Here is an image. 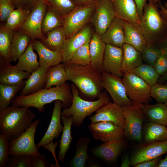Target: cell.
<instances>
[{
  "label": "cell",
  "mask_w": 167,
  "mask_h": 167,
  "mask_svg": "<svg viewBox=\"0 0 167 167\" xmlns=\"http://www.w3.org/2000/svg\"><path fill=\"white\" fill-rule=\"evenodd\" d=\"M65 65L67 80L71 81L76 86L81 98L91 101L99 98L104 89L102 72L90 65Z\"/></svg>",
  "instance_id": "6da1fadb"
},
{
  "label": "cell",
  "mask_w": 167,
  "mask_h": 167,
  "mask_svg": "<svg viewBox=\"0 0 167 167\" xmlns=\"http://www.w3.org/2000/svg\"><path fill=\"white\" fill-rule=\"evenodd\" d=\"M57 100L62 101L63 109L71 106L73 100L71 85L66 83L61 86L43 89L32 95L16 96L11 104L19 107H33L42 113L45 111V105Z\"/></svg>",
  "instance_id": "7a4b0ae2"
},
{
  "label": "cell",
  "mask_w": 167,
  "mask_h": 167,
  "mask_svg": "<svg viewBox=\"0 0 167 167\" xmlns=\"http://www.w3.org/2000/svg\"><path fill=\"white\" fill-rule=\"evenodd\" d=\"M35 114L26 107L11 105L0 110V132L9 141L15 139L31 125Z\"/></svg>",
  "instance_id": "3957f363"
},
{
  "label": "cell",
  "mask_w": 167,
  "mask_h": 167,
  "mask_svg": "<svg viewBox=\"0 0 167 167\" xmlns=\"http://www.w3.org/2000/svg\"><path fill=\"white\" fill-rule=\"evenodd\" d=\"M140 27L147 44L158 45L167 35V24L159 11V3L149 2L143 8Z\"/></svg>",
  "instance_id": "277c9868"
},
{
  "label": "cell",
  "mask_w": 167,
  "mask_h": 167,
  "mask_svg": "<svg viewBox=\"0 0 167 167\" xmlns=\"http://www.w3.org/2000/svg\"><path fill=\"white\" fill-rule=\"evenodd\" d=\"M73 95V100L71 106L64 109L61 113V116L72 117V125L75 127H79L83 124L85 118L100 108L110 102V99L107 92H101L98 99L93 101L85 100L79 95V91L76 86L71 85Z\"/></svg>",
  "instance_id": "5b68a950"
},
{
  "label": "cell",
  "mask_w": 167,
  "mask_h": 167,
  "mask_svg": "<svg viewBox=\"0 0 167 167\" xmlns=\"http://www.w3.org/2000/svg\"><path fill=\"white\" fill-rule=\"evenodd\" d=\"M38 120L33 121L30 126L16 139L9 141L10 155H25L30 156H39V152L35 143L34 137Z\"/></svg>",
  "instance_id": "8992f818"
},
{
  "label": "cell",
  "mask_w": 167,
  "mask_h": 167,
  "mask_svg": "<svg viewBox=\"0 0 167 167\" xmlns=\"http://www.w3.org/2000/svg\"><path fill=\"white\" fill-rule=\"evenodd\" d=\"M122 107L125 122L123 129L124 136L130 140L142 143V125L146 117L142 110L133 104Z\"/></svg>",
  "instance_id": "52a82bcc"
},
{
  "label": "cell",
  "mask_w": 167,
  "mask_h": 167,
  "mask_svg": "<svg viewBox=\"0 0 167 167\" xmlns=\"http://www.w3.org/2000/svg\"><path fill=\"white\" fill-rule=\"evenodd\" d=\"M122 79L127 95L132 101L148 104L151 101V87L144 80L130 71L123 74Z\"/></svg>",
  "instance_id": "ba28073f"
},
{
  "label": "cell",
  "mask_w": 167,
  "mask_h": 167,
  "mask_svg": "<svg viewBox=\"0 0 167 167\" xmlns=\"http://www.w3.org/2000/svg\"><path fill=\"white\" fill-rule=\"evenodd\" d=\"M95 4L77 6L64 19L63 26L66 32V39L78 32L90 21L95 11Z\"/></svg>",
  "instance_id": "9c48e42d"
},
{
  "label": "cell",
  "mask_w": 167,
  "mask_h": 167,
  "mask_svg": "<svg viewBox=\"0 0 167 167\" xmlns=\"http://www.w3.org/2000/svg\"><path fill=\"white\" fill-rule=\"evenodd\" d=\"M102 75V86L109 92L113 103L121 106L132 105L127 95L122 78L103 71Z\"/></svg>",
  "instance_id": "30bf717a"
},
{
  "label": "cell",
  "mask_w": 167,
  "mask_h": 167,
  "mask_svg": "<svg viewBox=\"0 0 167 167\" xmlns=\"http://www.w3.org/2000/svg\"><path fill=\"white\" fill-rule=\"evenodd\" d=\"M115 17L111 0H98L89 21L93 25L96 32L101 35Z\"/></svg>",
  "instance_id": "8fae6325"
},
{
  "label": "cell",
  "mask_w": 167,
  "mask_h": 167,
  "mask_svg": "<svg viewBox=\"0 0 167 167\" xmlns=\"http://www.w3.org/2000/svg\"><path fill=\"white\" fill-rule=\"evenodd\" d=\"M47 7L45 0H41L19 28L27 32L32 41L36 39L41 41L45 38L42 30L41 25Z\"/></svg>",
  "instance_id": "7c38bea8"
},
{
  "label": "cell",
  "mask_w": 167,
  "mask_h": 167,
  "mask_svg": "<svg viewBox=\"0 0 167 167\" xmlns=\"http://www.w3.org/2000/svg\"><path fill=\"white\" fill-rule=\"evenodd\" d=\"M88 129L94 139L103 143L119 140L124 136L123 129L110 122L91 123Z\"/></svg>",
  "instance_id": "4fadbf2b"
},
{
  "label": "cell",
  "mask_w": 167,
  "mask_h": 167,
  "mask_svg": "<svg viewBox=\"0 0 167 167\" xmlns=\"http://www.w3.org/2000/svg\"><path fill=\"white\" fill-rule=\"evenodd\" d=\"M167 153V140L142 144L134 152L131 165L147 161Z\"/></svg>",
  "instance_id": "5bb4252c"
},
{
  "label": "cell",
  "mask_w": 167,
  "mask_h": 167,
  "mask_svg": "<svg viewBox=\"0 0 167 167\" xmlns=\"http://www.w3.org/2000/svg\"><path fill=\"white\" fill-rule=\"evenodd\" d=\"M91 123L101 121L110 122L124 129L125 117L121 106L110 102L95 112V114L89 118Z\"/></svg>",
  "instance_id": "9a60e30c"
},
{
  "label": "cell",
  "mask_w": 167,
  "mask_h": 167,
  "mask_svg": "<svg viewBox=\"0 0 167 167\" xmlns=\"http://www.w3.org/2000/svg\"><path fill=\"white\" fill-rule=\"evenodd\" d=\"M92 35L90 27L86 26L73 36L66 39L61 53L62 63L67 64L75 51L85 43L90 41Z\"/></svg>",
  "instance_id": "2e32d148"
},
{
  "label": "cell",
  "mask_w": 167,
  "mask_h": 167,
  "mask_svg": "<svg viewBox=\"0 0 167 167\" xmlns=\"http://www.w3.org/2000/svg\"><path fill=\"white\" fill-rule=\"evenodd\" d=\"M126 146L123 139L104 143L91 148L89 152L105 162L113 163L117 161Z\"/></svg>",
  "instance_id": "e0dca14e"
},
{
  "label": "cell",
  "mask_w": 167,
  "mask_h": 167,
  "mask_svg": "<svg viewBox=\"0 0 167 167\" xmlns=\"http://www.w3.org/2000/svg\"><path fill=\"white\" fill-rule=\"evenodd\" d=\"M122 48L106 44L102 66V71L110 73L120 77L123 76L121 69Z\"/></svg>",
  "instance_id": "ac0fdd59"
},
{
  "label": "cell",
  "mask_w": 167,
  "mask_h": 167,
  "mask_svg": "<svg viewBox=\"0 0 167 167\" xmlns=\"http://www.w3.org/2000/svg\"><path fill=\"white\" fill-rule=\"evenodd\" d=\"M62 108V101H55L49 126L43 137L36 145L38 149L42 145L50 143L54 138L57 139L62 132L63 126L61 123Z\"/></svg>",
  "instance_id": "d6986e66"
},
{
  "label": "cell",
  "mask_w": 167,
  "mask_h": 167,
  "mask_svg": "<svg viewBox=\"0 0 167 167\" xmlns=\"http://www.w3.org/2000/svg\"><path fill=\"white\" fill-rule=\"evenodd\" d=\"M6 62L0 55V83L8 85L19 84L25 79H27L31 73L21 70L15 65Z\"/></svg>",
  "instance_id": "ffe728a7"
},
{
  "label": "cell",
  "mask_w": 167,
  "mask_h": 167,
  "mask_svg": "<svg viewBox=\"0 0 167 167\" xmlns=\"http://www.w3.org/2000/svg\"><path fill=\"white\" fill-rule=\"evenodd\" d=\"M116 17L139 25L141 20L134 0H111Z\"/></svg>",
  "instance_id": "44dd1931"
},
{
  "label": "cell",
  "mask_w": 167,
  "mask_h": 167,
  "mask_svg": "<svg viewBox=\"0 0 167 167\" xmlns=\"http://www.w3.org/2000/svg\"><path fill=\"white\" fill-rule=\"evenodd\" d=\"M124 22L115 17L105 31L100 35L102 41L106 44L122 48L125 43Z\"/></svg>",
  "instance_id": "7402d4cb"
},
{
  "label": "cell",
  "mask_w": 167,
  "mask_h": 167,
  "mask_svg": "<svg viewBox=\"0 0 167 167\" xmlns=\"http://www.w3.org/2000/svg\"><path fill=\"white\" fill-rule=\"evenodd\" d=\"M132 103L141 109L150 122L167 127V106L165 104L157 102L150 105L133 101Z\"/></svg>",
  "instance_id": "603a6c76"
},
{
  "label": "cell",
  "mask_w": 167,
  "mask_h": 167,
  "mask_svg": "<svg viewBox=\"0 0 167 167\" xmlns=\"http://www.w3.org/2000/svg\"><path fill=\"white\" fill-rule=\"evenodd\" d=\"M48 68L39 66L27 79L19 95L24 96L34 94L45 88Z\"/></svg>",
  "instance_id": "cb8c5ba5"
},
{
  "label": "cell",
  "mask_w": 167,
  "mask_h": 167,
  "mask_svg": "<svg viewBox=\"0 0 167 167\" xmlns=\"http://www.w3.org/2000/svg\"><path fill=\"white\" fill-rule=\"evenodd\" d=\"M32 42L33 49L36 51L39 56V66L48 68L62 62L61 53L50 50L40 40H35Z\"/></svg>",
  "instance_id": "d4e9b609"
},
{
  "label": "cell",
  "mask_w": 167,
  "mask_h": 167,
  "mask_svg": "<svg viewBox=\"0 0 167 167\" xmlns=\"http://www.w3.org/2000/svg\"><path fill=\"white\" fill-rule=\"evenodd\" d=\"M124 32L125 43L141 53L147 43L139 25L124 22Z\"/></svg>",
  "instance_id": "484cf974"
},
{
  "label": "cell",
  "mask_w": 167,
  "mask_h": 167,
  "mask_svg": "<svg viewBox=\"0 0 167 167\" xmlns=\"http://www.w3.org/2000/svg\"><path fill=\"white\" fill-rule=\"evenodd\" d=\"M32 41L26 31L19 28L15 30L11 45V62H16Z\"/></svg>",
  "instance_id": "4316f807"
},
{
  "label": "cell",
  "mask_w": 167,
  "mask_h": 167,
  "mask_svg": "<svg viewBox=\"0 0 167 167\" xmlns=\"http://www.w3.org/2000/svg\"><path fill=\"white\" fill-rule=\"evenodd\" d=\"M106 44L96 32L92 35L90 42L89 52L91 61L90 65L102 72V66Z\"/></svg>",
  "instance_id": "83f0119b"
},
{
  "label": "cell",
  "mask_w": 167,
  "mask_h": 167,
  "mask_svg": "<svg viewBox=\"0 0 167 167\" xmlns=\"http://www.w3.org/2000/svg\"><path fill=\"white\" fill-rule=\"evenodd\" d=\"M122 49L123 54L121 70L123 74L143 63L141 53L133 46L125 43Z\"/></svg>",
  "instance_id": "f1b7e54d"
},
{
  "label": "cell",
  "mask_w": 167,
  "mask_h": 167,
  "mask_svg": "<svg viewBox=\"0 0 167 167\" xmlns=\"http://www.w3.org/2000/svg\"><path fill=\"white\" fill-rule=\"evenodd\" d=\"M66 37V30L63 26H61L47 32V37L40 41L50 50L62 53Z\"/></svg>",
  "instance_id": "f546056e"
},
{
  "label": "cell",
  "mask_w": 167,
  "mask_h": 167,
  "mask_svg": "<svg viewBox=\"0 0 167 167\" xmlns=\"http://www.w3.org/2000/svg\"><path fill=\"white\" fill-rule=\"evenodd\" d=\"M61 120L63 124L62 135L59 141L60 150L58 153V161L64 162L66 154L68 151L73 139L71 135V127L72 125V117L61 116Z\"/></svg>",
  "instance_id": "4dcf8cb0"
},
{
  "label": "cell",
  "mask_w": 167,
  "mask_h": 167,
  "mask_svg": "<svg viewBox=\"0 0 167 167\" xmlns=\"http://www.w3.org/2000/svg\"><path fill=\"white\" fill-rule=\"evenodd\" d=\"M91 141L87 136L80 137L75 143L76 151L72 159L66 164L71 167H84L89 159L88 154V145Z\"/></svg>",
  "instance_id": "1f68e13d"
},
{
  "label": "cell",
  "mask_w": 167,
  "mask_h": 167,
  "mask_svg": "<svg viewBox=\"0 0 167 167\" xmlns=\"http://www.w3.org/2000/svg\"><path fill=\"white\" fill-rule=\"evenodd\" d=\"M32 41L24 52L20 56L17 63L15 65L19 69L31 73L39 67L37 55L33 51Z\"/></svg>",
  "instance_id": "d6a6232c"
},
{
  "label": "cell",
  "mask_w": 167,
  "mask_h": 167,
  "mask_svg": "<svg viewBox=\"0 0 167 167\" xmlns=\"http://www.w3.org/2000/svg\"><path fill=\"white\" fill-rule=\"evenodd\" d=\"M67 80L65 64L60 63L48 68L45 88L48 89L52 86L63 85Z\"/></svg>",
  "instance_id": "836d02e7"
},
{
  "label": "cell",
  "mask_w": 167,
  "mask_h": 167,
  "mask_svg": "<svg viewBox=\"0 0 167 167\" xmlns=\"http://www.w3.org/2000/svg\"><path fill=\"white\" fill-rule=\"evenodd\" d=\"M144 139L145 143L167 140V127L161 124L150 122L145 127Z\"/></svg>",
  "instance_id": "e575fe53"
},
{
  "label": "cell",
  "mask_w": 167,
  "mask_h": 167,
  "mask_svg": "<svg viewBox=\"0 0 167 167\" xmlns=\"http://www.w3.org/2000/svg\"><path fill=\"white\" fill-rule=\"evenodd\" d=\"M26 81L24 79L19 84L14 85L0 83V110L9 106L17 93L24 86Z\"/></svg>",
  "instance_id": "d590c367"
},
{
  "label": "cell",
  "mask_w": 167,
  "mask_h": 167,
  "mask_svg": "<svg viewBox=\"0 0 167 167\" xmlns=\"http://www.w3.org/2000/svg\"><path fill=\"white\" fill-rule=\"evenodd\" d=\"M48 6L63 20L77 6L71 0H45Z\"/></svg>",
  "instance_id": "8d00e7d4"
},
{
  "label": "cell",
  "mask_w": 167,
  "mask_h": 167,
  "mask_svg": "<svg viewBox=\"0 0 167 167\" xmlns=\"http://www.w3.org/2000/svg\"><path fill=\"white\" fill-rule=\"evenodd\" d=\"M129 71L141 78L151 87L156 83L161 76L154 66L146 63H143Z\"/></svg>",
  "instance_id": "74e56055"
},
{
  "label": "cell",
  "mask_w": 167,
  "mask_h": 167,
  "mask_svg": "<svg viewBox=\"0 0 167 167\" xmlns=\"http://www.w3.org/2000/svg\"><path fill=\"white\" fill-rule=\"evenodd\" d=\"M14 31L4 25L0 27V54L8 62H11V45Z\"/></svg>",
  "instance_id": "f35d334b"
},
{
  "label": "cell",
  "mask_w": 167,
  "mask_h": 167,
  "mask_svg": "<svg viewBox=\"0 0 167 167\" xmlns=\"http://www.w3.org/2000/svg\"><path fill=\"white\" fill-rule=\"evenodd\" d=\"M31 12L19 8H16L12 12L4 25L13 31L19 28L24 23Z\"/></svg>",
  "instance_id": "ab89813d"
},
{
  "label": "cell",
  "mask_w": 167,
  "mask_h": 167,
  "mask_svg": "<svg viewBox=\"0 0 167 167\" xmlns=\"http://www.w3.org/2000/svg\"><path fill=\"white\" fill-rule=\"evenodd\" d=\"M63 20L48 6L42 23L41 28L43 33H47L57 28L63 26Z\"/></svg>",
  "instance_id": "60d3db41"
},
{
  "label": "cell",
  "mask_w": 167,
  "mask_h": 167,
  "mask_svg": "<svg viewBox=\"0 0 167 167\" xmlns=\"http://www.w3.org/2000/svg\"><path fill=\"white\" fill-rule=\"evenodd\" d=\"M90 41L87 42L77 49L66 64L81 66L89 65L91 61L89 52Z\"/></svg>",
  "instance_id": "b9f144b4"
},
{
  "label": "cell",
  "mask_w": 167,
  "mask_h": 167,
  "mask_svg": "<svg viewBox=\"0 0 167 167\" xmlns=\"http://www.w3.org/2000/svg\"><path fill=\"white\" fill-rule=\"evenodd\" d=\"M161 51V49L158 46L147 44L141 53L143 61L146 64L154 66Z\"/></svg>",
  "instance_id": "7bdbcfd3"
},
{
  "label": "cell",
  "mask_w": 167,
  "mask_h": 167,
  "mask_svg": "<svg viewBox=\"0 0 167 167\" xmlns=\"http://www.w3.org/2000/svg\"><path fill=\"white\" fill-rule=\"evenodd\" d=\"M150 94L157 102L167 103V85L156 83L151 87Z\"/></svg>",
  "instance_id": "ee69618b"
},
{
  "label": "cell",
  "mask_w": 167,
  "mask_h": 167,
  "mask_svg": "<svg viewBox=\"0 0 167 167\" xmlns=\"http://www.w3.org/2000/svg\"><path fill=\"white\" fill-rule=\"evenodd\" d=\"M9 140L4 134L0 133V167H5L9 159Z\"/></svg>",
  "instance_id": "f6af8a7d"
},
{
  "label": "cell",
  "mask_w": 167,
  "mask_h": 167,
  "mask_svg": "<svg viewBox=\"0 0 167 167\" xmlns=\"http://www.w3.org/2000/svg\"><path fill=\"white\" fill-rule=\"evenodd\" d=\"M30 156L25 155H11L7 163L6 167H30Z\"/></svg>",
  "instance_id": "bcb514c9"
},
{
  "label": "cell",
  "mask_w": 167,
  "mask_h": 167,
  "mask_svg": "<svg viewBox=\"0 0 167 167\" xmlns=\"http://www.w3.org/2000/svg\"><path fill=\"white\" fill-rule=\"evenodd\" d=\"M15 9L9 0H0V22L6 23L12 12Z\"/></svg>",
  "instance_id": "7dc6e473"
},
{
  "label": "cell",
  "mask_w": 167,
  "mask_h": 167,
  "mask_svg": "<svg viewBox=\"0 0 167 167\" xmlns=\"http://www.w3.org/2000/svg\"><path fill=\"white\" fill-rule=\"evenodd\" d=\"M161 49V54L154 66L160 75H163L167 72V51Z\"/></svg>",
  "instance_id": "c3c4849f"
},
{
  "label": "cell",
  "mask_w": 167,
  "mask_h": 167,
  "mask_svg": "<svg viewBox=\"0 0 167 167\" xmlns=\"http://www.w3.org/2000/svg\"><path fill=\"white\" fill-rule=\"evenodd\" d=\"M16 8L29 11L31 12L41 0H9Z\"/></svg>",
  "instance_id": "681fc988"
},
{
  "label": "cell",
  "mask_w": 167,
  "mask_h": 167,
  "mask_svg": "<svg viewBox=\"0 0 167 167\" xmlns=\"http://www.w3.org/2000/svg\"><path fill=\"white\" fill-rule=\"evenodd\" d=\"M30 167H48L50 164L43 154H40L37 156H30Z\"/></svg>",
  "instance_id": "f907efd6"
},
{
  "label": "cell",
  "mask_w": 167,
  "mask_h": 167,
  "mask_svg": "<svg viewBox=\"0 0 167 167\" xmlns=\"http://www.w3.org/2000/svg\"><path fill=\"white\" fill-rule=\"evenodd\" d=\"M135 2L138 10V12L139 17L141 20L142 18L143 8L146 3L151 2L154 3H161V0H134Z\"/></svg>",
  "instance_id": "816d5d0a"
},
{
  "label": "cell",
  "mask_w": 167,
  "mask_h": 167,
  "mask_svg": "<svg viewBox=\"0 0 167 167\" xmlns=\"http://www.w3.org/2000/svg\"><path fill=\"white\" fill-rule=\"evenodd\" d=\"M161 156L147 161L142 162L134 165V167H157Z\"/></svg>",
  "instance_id": "f5cc1de1"
},
{
  "label": "cell",
  "mask_w": 167,
  "mask_h": 167,
  "mask_svg": "<svg viewBox=\"0 0 167 167\" xmlns=\"http://www.w3.org/2000/svg\"><path fill=\"white\" fill-rule=\"evenodd\" d=\"M58 143L57 142H55L54 144L53 143V141H51L50 143L45 145H44L42 146V147H44L45 149L48 150H49L52 153L53 155L54 156L55 158L56 164L55 165L56 167H60L58 163V160L57 159L56 156L55 155V149L58 144Z\"/></svg>",
  "instance_id": "db71d44e"
},
{
  "label": "cell",
  "mask_w": 167,
  "mask_h": 167,
  "mask_svg": "<svg viewBox=\"0 0 167 167\" xmlns=\"http://www.w3.org/2000/svg\"><path fill=\"white\" fill-rule=\"evenodd\" d=\"M77 6L95 4L98 0H71Z\"/></svg>",
  "instance_id": "11a10c76"
},
{
  "label": "cell",
  "mask_w": 167,
  "mask_h": 167,
  "mask_svg": "<svg viewBox=\"0 0 167 167\" xmlns=\"http://www.w3.org/2000/svg\"><path fill=\"white\" fill-rule=\"evenodd\" d=\"M159 11L167 24V1L165 3L164 6L161 3H159Z\"/></svg>",
  "instance_id": "9f6ffc18"
},
{
  "label": "cell",
  "mask_w": 167,
  "mask_h": 167,
  "mask_svg": "<svg viewBox=\"0 0 167 167\" xmlns=\"http://www.w3.org/2000/svg\"><path fill=\"white\" fill-rule=\"evenodd\" d=\"M131 161L129 160L128 156H126L122 158L121 167H129L131 165Z\"/></svg>",
  "instance_id": "6f0895ef"
},
{
  "label": "cell",
  "mask_w": 167,
  "mask_h": 167,
  "mask_svg": "<svg viewBox=\"0 0 167 167\" xmlns=\"http://www.w3.org/2000/svg\"><path fill=\"white\" fill-rule=\"evenodd\" d=\"M157 167H167V154L164 159L160 160Z\"/></svg>",
  "instance_id": "680465c9"
},
{
  "label": "cell",
  "mask_w": 167,
  "mask_h": 167,
  "mask_svg": "<svg viewBox=\"0 0 167 167\" xmlns=\"http://www.w3.org/2000/svg\"><path fill=\"white\" fill-rule=\"evenodd\" d=\"M157 45L161 49H165L167 51V35L164 40Z\"/></svg>",
  "instance_id": "91938a15"
},
{
  "label": "cell",
  "mask_w": 167,
  "mask_h": 167,
  "mask_svg": "<svg viewBox=\"0 0 167 167\" xmlns=\"http://www.w3.org/2000/svg\"><path fill=\"white\" fill-rule=\"evenodd\" d=\"M163 75V77L162 79L164 80H167V72L165 74Z\"/></svg>",
  "instance_id": "94428289"
},
{
  "label": "cell",
  "mask_w": 167,
  "mask_h": 167,
  "mask_svg": "<svg viewBox=\"0 0 167 167\" xmlns=\"http://www.w3.org/2000/svg\"><path fill=\"white\" fill-rule=\"evenodd\" d=\"M165 104L167 106V103H166Z\"/></svg>",
  "instance_id": "6125c7cd"
},
{
  "label": "cell",
  "mask_w": 167,
  "mask_h": 167,
  "mask_svg": "<svg viewBox=\"0 0 167 167\" xmlns=\"http://www.w3.org/2000/svg\"></svg>",
  "instance_id": "be15d7a7"
}]
</instances>
